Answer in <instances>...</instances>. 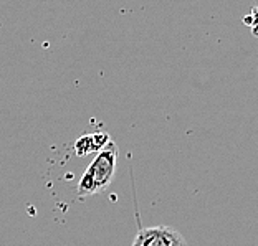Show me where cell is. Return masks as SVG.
<instances>
[{
	"label": "cell",
	"instance_id": "cell-1",
	"mask_svg": "<svg viewBox=\"0 0 258 246\" xmlns=\"http://www.w3.org/2000/svg\"><path fill=\"white\" fill-rule=\"evenodd\" d=\"M118 157L119 147L113 140L103 150L95 154V159L91 160L83 177L80 179L78 189H76L78 197H90L101 190H106L118 169Z\"/></svg>",
	"mask_w": 258,
	"mask_h": 246
},
{
	"label": "cell",
	"instance_id": "cell-2",
	"mask_svg": "<svg viewBox=\"0 0 258 246\" xmlns=\"http://www.w3.org/2000/svg\"><path fill=\"white\" fill-rule=\"evenodd\" d=\"M131 246H187V241L175 228L157 225L141 228Z\"/></svg>",
	"mask_w": 258,
	"mask_h": 246
},
{
	"label": "cell",
	"instance_id": "cell-3",
	"mask_svg": "<svg viewBox=\"0 0 258 246\" xmlns=\"http://www.w3.org/2000/svg\"><path fill=\"white\" fill-rule=\"evenodd\" d=\"M109 142H111L109 134L104 131L85 134V136H81L80 139H76L75 152H76V155H80V157H85L90 154H98V152L103 150Z\"/></svg>",
	"mask_w": 258,
	"mask_h": 246
}]
</instances>
